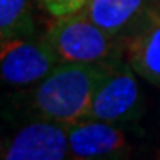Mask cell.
<instances>
[{
	"label": "cell",
	"mask_w": 160,
	"mask_h": 160,
	"mask_svg": "<svg viewBox=\"0 0 160 160\" xmlns=\"http://www.w3.org/2000/svg\"><path fill=\"white\" fill-rule=\"evenodd\" d=\"M110 64H57L34 87L31 106L39 118L62 124L88 119L92 98Z\"/></svg>",
	"instance_id": "1"
},
{
	"label": "cell",
	"mask_w": 160,
	"mask_h": 160,
	"mask_svg": "<svg viewBox=\"0 0 160 160\" xmlns=\"http://www.w3.org/2000/svg\"><path fill=\"white\" fill-rule=\"evenodd\" d=\"M42 39L59 64H113L124 59L122 38L101 30L82 12L54 18Z\"/></svg>",
	"instance_id": "2"
},
{
	"label": "cell",
	"mask_w": 160,
	"mask_h": 160,
	"mask_svg": "<svg viewBox=\"0 0 160 160\" xmlns=\"http://www.w3.org/2000/svg\"><path fill=\"white\" fill-rule=\"evenodd\" d=\"M136 75L124 59L108 65L93 93L88 119L122 124L139 118L142 95Z\"/></svg>",
	"instance_id": "3"
},
{
	"label": "cell",
	"mask_w": 160,
	"mask_h": 160,
	"mask_svg": "<svg viewBox=\"0 0 160 160\" xmlns=\"http://www.w3.org/2000/svg\"><path fill=\"white\" fill-rule=\"evenodd\" d=\"M57 64L42 36H15L0 42V83L12 87L38 83Z\"/></svg>",
	"instance_id": "4"
},
{
	"label": "cell",
	"mask_w": 160,
	"mask_h": 160,
	"mask_svg": "<svg viewBox=\"0 0 160 160\" xmlns=\"http://www.w3.org/2000/svg\"><path fill=\"white\" fill-rule=\"evenodd\" d=\"M69 157L67 124L39 118L25 124L5 144L3 160H62Z\"/></svg>",
	"instance_id": "5"
},
{
	"label": "cell",
	"mask_w": 160,
	"mask_h": 160,
	"mask_svg": "<svg viewBox=\"0 0 160 160\" xmlns=\"http://www.w3.org/2000/svg\"><path fill=\"white\" fill-rule=\"evenodd\" d=\"M69 158H121L129 154V142L118 124L83 119L69 124Z\"/></svg>",
	"instance_id": "6"
},
{
	"label": "cell",
	"mask_w": 160,
	"mask_h": 160,
	"mask_svg": "<svg viewBox=\"0 0 160 160\" xmlns=\"http://www.w3.org/2000/svg\"><path fill=\"white\" fill-rule=\"evenodd\" d=\"M124 61L139 77L160 87V8L149 7L142 18L122 36Z\"/></svg>",
	"instance_id": "7"
},
{
	"label": "cell",
	"mask_w": 160,
	"mask_h": 160,
	"mask_svg": "<svg viewBox=\"0 0 160 160\" xmlns=\"http://www.w3.org/2000/svg\"><path fill=\"white\" fill-rule=\"evenodd\" d=\"M147 8L149 0H90L82 13L106 33L122 38Z\"/></svg>",
	"instance_id": "8"
},
{
	"label": "cell",
	"mask_w": 160,
	"mask_h": 160,
	"mask_svg": "<svg viewBox=\"0 0 160 160\" xmlns=\"http://www.w3.org/2000/svg\"><path fill=\"white\" fill-rule=\"evenodd\" d=\"M34 34L31 0H0V42L15 36Z\"/></svg>",
	"instance_id": "9"
},
{
	"label": "cell",
	"mask_w": 160,
	"mask_h": 160,
	"mask_svg": "<svg viewBox=\"0 0 160 160\" xmlns=\"http://www.w3.org/2000/svg\"><path fill=\"white\" fill-rule=\"evenodd\" d=\"M90 0H42V5L52 18H64L80 13Z\"/></svg>",
	"instance_id": "10"
},
{
	"label": "cell",
	"mask_w": 160,
	"mask_h": 160,
	"mask_svg": "<svg viewBox=\"0 0 160 160\" xmlns=\"http://www.w3.org/2000/svg\"><path fill=\"white\" fill-rule=\"evenodd\" d=\"M149 7H155V8H160V0H149Z\"/></svg>",
	"instance_id": "11"
},
{
	"label": "cell",
	"mask_w": 160,
	"mask_h": 160,
	"mask_svg": "<svg viewBox=\"0 0 160 160\" xmlns=\"http://www.w3.org/2000/svg\"><path fill=\"white\" fill-rule=\"evenodd\" d=\"M3 147H5V142L2 139V131H0V155H2V152H3Z\"/></svg>",
	"instance_id": "12"
}]
</instances>
